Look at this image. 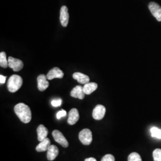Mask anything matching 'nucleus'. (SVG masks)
Here are the masks:
<instances>
[{"mask_svg":"<svg viewBox=\"0 0 161 161\" xmlns=\"http://www.w3.org/2000/svg\"><path fill=\"white\" fill-rule=\"evenodd\" d=\"M14 110L20 120L25 124H28L32 119V113L29 106L23 103H18L14 106Z\"/></svg>","mask_w":161,"mask_h":161,"instance_id":"nucleus-1","label":"nucleus"},{"mask_svg":"<svg viewBox=\"0 0 161 161\" xmlns=\"http://www.w3.org/2000/svg\"><path fill=\"white\" fill-rule=\"evenodd\" d=\"M23 84V80L19 75H13L10 77L7 82V89L11 92L18 91Z\"/></svg>","mask_w":161,"mask_h":161,"instance_id":"nucleus-2","label":"nucleus"},{"mask_svg":"<svg viewBox=\"0 0 161 161\" xmlns=\"http://www.w3.org/2000/svg\"><path fill=\"white\" fill-rule=\"evenodd\" d=\"M79 139L84 145H90L92 141V132L90 130L85 128L80 131L79 134Z\"/></svg>","mask_w":161,"mask_h":161,"instance_id":"nucleus-3","label":"nucleus"},{"mask_svg":"<svg viewBox=\"0 0 161 161\" xmlns=\"http://www.w3.org/2000/svg\"><path fill=\"white\" fill-rule=\"evenodd\" d=\"M53 137L54 140L58 144L62 145L64 147H68L69 143L66 138L64 136V134L58 130H54L52 132Z\"/></svg>","mask_w":161,"mask_h":161,"instance_id":"nucleus-4","label":"nucleus"},{"mask_svg":"<svg viewBox=\"0 0 161 161\" xmlns=\"http://www.w3.org/2000/svg\"><path fill=\"white\" fill-rule=\"evenodd\" d=\"M8 67L15 72L20 71V70L23 69V62L20 59L10 56L8 58Z\"/></svg>","mask_w":161,"mask_h":161,"instance_id":"nucleus-5","label":"nucleus"},{"mask_svg":"<svg viewBox=\"0 0 161 161\" xmlns=\"http://www.w3.org/2000/svg\"><path fill=\"white\" fill-rule=\"evenodd\" d=\"M149 8L158 21L161 22V7L155 2H151L149 4Z\"/></svg>","mask_w":161,"mask_h":161,"instance_id":"nucleus-6","label":"nucleus"},{"mask_svg":"<svg viewBox=\"0 0 161 161\" xmlns=\"http://www.w3.org/2000/svg\"><path fill=\"white\" fill-rule=\"evenodd\" d=\"M106 114V108L102 104H98L92 111V117L96 120L102 119Z\"/></svg>","mask_w":161,"mask_h":161,"instance_id":"nucleus-7","label":"nucleus"},{"mask_svg":"<svg viewBox=\"0 0 161 161\" xmlns=\"http://www.w3.org/2000/svg\"><path fill=\"white\" fill-rule=\"evenodd\" d=\"M69 15L68 13V9L66 6H64L62 7L60 9V20L62 25L64 27H66L69 22Z\"/></svg>","mask_w":161,"mask_h":161,"instance_id":"nucleus-8","label":"nucleus"},{"mask_svg":"<svg viewBox=\"0 0 161 161\" xmlns=\"http://www.w3.org/2000/svg\"><path fill=\"white\" fill-rule=\"evenodd\" d=\"M64 74L63 71L58 68L55 67L51 69L47 74V78L48 80H52L54 78H62L64 77Z\"/></svg>","mask_w":161,"mask_h":161,"instance_id":"nucleus-9","label":"nucleus"},{"mask_svg":"<svg viewBox=\"0 0 161 161\" xmlns=\"http://www.w3.org/2000/svg\"><path fill=\"white\" fill-rule=\"evenodd\" d=\"M47 76L41 74L37 78L38 88L40 92H44L49 86V82L47 80Z\"/></svg>","mask_w":161,"mask_h":161,"instance_id":"nucleus-10","label":"nucleus"},{"mask_svg":"<svg viewBox=\"0 0 161 161\" xmlns=\"http://www.w3.org/2000/svg\"><path fill=\"white\" fill-rule=\"evenodd\" d=\"M80 119L79 112L76 108H73L69 111L68 123L69 125H74Z\"/></svg>","mask_w":161,"mask_h":161,"instance_id":"nucleus-11","label":"nucleus"},{"mask_svg":"<svg viewBox=\"0 0 161 161\" xmlns=\"http://www.w3.org/2000/svg\"><path fill=\"white\" fill-rule=\"evenodd\" d=\"M85 93L83 90V87L80 86H77L72 89L70 92V96L72 97L77 98L80 100L85 97Z\"/></svg>","mask_w":161,"mask_h":161,"instance_id":"nucleus-12","label":"nucleus"},{"mask_svg":"<svg viewBox=\"0 0 161 161\" xmlns=\"http://www.w3.org/2000/svg\"><path fill=\"white\" fill-rule=\"evenodd\" d=\"M51 146V142L50 140L47 137L44 140H42L40 143L38 144L36 147V150L38 152H42L47 151L50 146Z\"/></svg>","mask_w":161,"mask_h":161,"instance_id":"nucleus-13","label":"nucleus"},{"mask_svg":"<svg viewBox=\"0 0 161 161\" xmlns=\"http://www.w3.org/2000/svg\"><path fill=\"white\" fill-rule=\"evenodd\" d=\"M58 154V147L55 145H51L47 150V158L48 161L54 160Z\"/></svg>","mask_w":161,"mask_h":161,"instance_id":"nucleus-14","label":"nucleus"},{"mask_svg":"<svg viewBox=\"0 0 161 161\" xmlns=\"http://www.w3.org/2000/svg\"><path fill=\"white\" fill-rule=\"evenodd\" d=\"M36 131L38 135V140L39 142H41L42 140L46 138L48 134L47 128L44 125H40L37 128Z\"/></svg>","mask_w":161,"mask_h":161,"instance_id":"nucleus-15","label":"nucleus"},{"mask_svg":"<svg viewBox=\"0 0 161 161\" xmlns=\"http://www.w3.org/2000/svg\"><path fill=\"white\" fill-rule=\"evenodd\" d=\"M73 78L81 84H86L89 82L90 78L84 74L80 72H75L73 74Z\"/></svg>","mask_w":161,"mask_h":161,"instance_id":"nucleus-16","label":"nucleus"},{"mask_svg":"<svg viewBox=\"0 0 161 161\" xmlns=\"http://www.w3.org/2000/svg\"><path fill=\"white\" fill-rule=\"evenodd\" d=\"M97 84L95 82H88L84 85L83 87L84 92L87 95L91 94L92 92H94L95 90L97 88Z\"/></svg>","mask_w":161,"mask_h":161,"instance_id":"nucleus-17","label":"nucleus"},{"mask_svg":"<svg viewBox=\"0 0 161 161\" xmlns=\"http://www.w3.org/2000/svg\"><path fill=\"white\" fill-rule=\"evenodd\" d=\"M0 66L4 68H7L8 66V62L5 52H2L0 53Z\"/></svg>","mask_w":161,"mask_h":161,"instance_id":"nucleus-18","label":"nucleus"},{"mask_svg":"<svg viewBox=\"0 0 161 161\" xmlns=\"http://www.w3.org/2000/svg\"><path fill=\"white\" fill-rule=\"evenodd\" d=\"M151 136L153 137L161 139V130L157 127H152L150 129Z\"/></svg>","mask_w":161,"mask_h":161,"instance_id":"nucleus-19","label":"nucleus"},{"mask_svg":"<svg viewBox=\"0 0 161 161\" xmlns=\"http://www.w3.org/2000/svg\"><path fill=\"white\" fill-rule=\"evenodd\" d=\"M128 161H142V159L138 153L132 152L128 156Z\"/></svg>","mask_w":161,"mask_h":161,"instance_id":"nucleus-20","label":"nucleus"},{"mask_svg":"<svg viewBox=\"0 0 161 161\" xmlns=\"http://www.w3.org/2000/svg\"><path fill=\"white\" fill-rule=\"evenodd\" d=\"M153 158L154 161H161V149H156L153 152Z\"/></svg>","mask_w":161,"mask_h":161,"instance_id":"nucleus-21","label":"nucleus"},{"mask_svg":"<svg viewBox=\"0 0 161 161\" xmlns=\"http://www.w3.org/2000/svg\"><path fill=\"white\" fill-rule=\"evenodd\" d=\"M115 158L112 155L108 154L104 156L101 161H115Z\"/></svg>","mask_w":161,"mask_h":161,"instance_id":"nucleus-22","label":"nucleus"},{"mask_svg":"<svg viewBox=\"0 0 161 161\" xmlns=\"http://www.w3.org/2000/svg\"><path fill=\"white\" fill-rule=\"evenodd\" d=\"M62 100L60 98H58V100H53L52 101V105L54 107H58L61 106Z\"/></svg>","mask_w":161,"mask_h":161,"instance_id":"nucleus-23","label":"nucleus"},{"mask_svg":"<svg viewBox=\"0 0 161 161\" xmlns=\"http://www.w3.org/2000/svg\"><path fill=\"white\" fill-rule=\"evenodd\" d=\"M66 116V112L64 110H62L59 112H58L57 115H56V117L58 119H60L61 118Z\"/></svg>","mask_w":161,"mask_h":161,"instance_id":"nucleus-24","label":"nucleus"},{"mask_svg":"<svg viewBox=\"0 0 161 161\" xmlns=\"http://www.w3.org/2000/svg\"><path fill=\"white\" fill-rule=\"evenodd\" d=\"M6 76H3V75H0V83H1V84H4L5 82H6Z\"/></svg>","mask_w":161,"mask_h":161,"instance_id":"nucleus-25","label":"nucleus"},{"mask_svg":"<svg viewBox=\"0 0 161 161\" xmlns=\"http://www.w3.org/2000/svg\"><path fill=\"white\" fill-rule=\"evenodd\" d=\"M84 161H97V160L94 158H88L86 159Z\"/></svg>","mask_w":161,"mask_h":161,"instance_id":"nucleus-26","label":"nucleus"}]
</instances>
